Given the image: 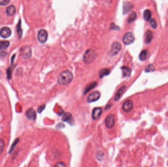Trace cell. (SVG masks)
<instances>
[{
    "instance_id": "4316f807",
    "label": "cell",
    "mask_w": 168,
    "mask_h": 167,
    "mask_svg": "<svg viewBox=\"0 0 168 167\" xmlns=\"http://www.w3.org/2000/svg\"><path fill=\"white\" fill-rule=\"evenodd\" d=\"M155 70V68L153 65H149L146 67L145 71L146 72H153Z\"/></svg>"
},
{
    "instance_id": "5bb4252c",
    "label": "cell",
    "mask_w": 168,
    "mask_h": 167,
    "mask_svg": "<svg viewBox=\"0 0 168 167\" xmlns=\"http://www.w3.org/2000/svg\"><path fill=\"white\" fill-rule=\"evenodd\" d=\"M153 38V33L151 32V30H147V32L145 33V42L147 44L150 43Z\"/></svg>"
},
{
    "instance_id": "d4e9b609",
    "label": "cell",
    "mask_w": 168,
    "mask_h": 167,
    "mask_svg": "<svg viewBox=\"0 0 168 167\" xmlns=\"http://www.w3.org/2000/svg\"><path fill=\"white\" fill-rule=\"evenodd\" d=\"M96 82H93V83H91V84H90V85H88V86L85 88V93H87V92H88L90 90L94 88V87L96 86Z\"/></svg>"
},
{
    "instance_id": "cb8c5ba5",
    "label": "cell",
    "mask_w": 168,
    "mask_h": 167,
    "mask_svg": "<svg viewBox=\"0 0 168 167\" xmlns=\"http://www.w3.org/2000/svg\"><path fill=\"white\" fill-rule=\"evenodd\" d=\"M19 141H20V139H19V138H16V139L14 141L13 143H12V146L10 147L9 150V154H10V153L13 151L14 148L16 146H17L18 143H19Z\"/></svg>"
},
{
    "instance_id": "e0dca14e",
    "label": "cell",
    "mask_w": 168,
    "mask_h": 167,
    "mask_svg": "<svg viewBox=\"0 0 168 167\" xmlns=\"http://www.w3.org/2000/svg\"><path fill=\"white\" fill-rule=\"evenodd\" d=\"M148 50H143L141 52L139 55V59L141 61H144L147 60L148 56Z\"/></svg>"
},
{
    "instance_id": "2e32d148",
    "label": "cell",
    "mask_w": 168,
    "mask_h": 167,
    "mask_svg": "<svg viewBox=\"0 0 168 167\" xmlns=\"http://www.w3.org/2000/svg\"><path fill=\"white\" fill-rule=\"evenodd\" d=\"M16 9L15 7L13 5L9 6L6 9V13L7 14V15L9 16H11L14 15L15 13Z\"/></svg>"
},
{
    "instance_id": "44dd1931",
    "label": "cell",
    "mask_w": 168,
    "mask_h": 167,
    "mask_svg": "<svg viewBox=\"0 0 168 167\" xmlns=\"http://www.w3.org/2000/svg\"><path fill=\"white\" fill-rule=\"evenodd\" d=\"M62 119H63V121L70 123L72 121V117L71 114L69 113H66L64 114V116H63Z\"/></svg>"
},
{
    "instance_id": "7c38bea8",
    "label": "cell",
    "mask_w": 168,
    "mask_h": 167,
    "mask_svg": "<svg viewBox=\"0 0 168 167\" xmlns=\"http://www.w3.org/2000/svg\"><path fill=\"white\" fill-rule=\"evenodd\" d=\"M102 113V109L100 107H96L93 109L92 118L93 120H97L99 118Z\"/></svg>"
},
{
    "instance_id": "83f0119b",
    "label": "cell",
    "mask_w": 168,
    "mask_h": 167,
    "mask_svg": "<svg viewBox=\"0 0 168 167\" xmlns=\"http://www.w3.org/2000/svg\"><path fill=\"white\" fill-rule=\"evenodd\" d=\"M150 25L153 28H156L157 27V24L156 22L155 21L154 19H152L150 21Z\"/></svg>"
},
{
    "instance_id": "ac0fdd59",
    "label": "cell",
    "mask_w": 168,
    "mask_h": 167,
    "mask_svg": "<svg viewBox=\"0 0 168 167\" xmlns=\"http://www.w3.org/2000/svg\"><path fill=\"white\" fill-rule=\"evenodd\" d=\"M143 17L145 21H149L150 20L151 17V12L149 9H146L145 10L143 13Z\"/></svg>"
},
{
    "instance_id": "f1b7e54d",
    "label": "cell",
    "mask_w": 168,
    "mask_h": 167,
    "mask_svg": "<svg viewBox=\"0 0 168 167\" xmlns=\"http://www.w3.org/2000/svg\"><path fill=\"white\" fill-rule=\"evenodd\" d=\"M54 167H66V166L63 162H58L55 165Z\"/></svg>"
},
{
    "instance_id": "f546056e",
    "label": "cell",
    "mask_w": 168,
    "mask_h": 167,
    "mask_svg": "<svg viewBox=\"0 0 168 167\" xmlns=\"http://www.w3.org/2000/svg\"><path fill=\"white\" fill-rule=\"evenodd\" d=\"M10 2V1H7V0H0V5L3 6H6L7 4H9Z\"/></svg>"
},
{
    "instance_id": "1f68e13d",
    "label": "cell",
    "mask_w": 168,
    "mask_h": 167,
    "mask_svg": "<svg viewBox=\"0 0 168 167\" xmlns=\"http://www.w3.org/2000/svg\"><path fill=\"white\" fill-rule=\"evenodd\" d=\"M6 55H7V52L3 51H0V56L4 57H6Z\"/></svg>"
},
{
    "instance_id": "9c48e42d",
    "label": "cell",
    "mask_w": 168,
    "mask_h": 167,
    "mask_svg": "<svg viewBox=\"0 0 168 167\" xmlns=\"http://www.w3.org/2000/svg\"><path fill=\"white\" fill-rule=\"evenodd\" d=\"M133 107V102L130 99L127 100L123 105V110L125 112H129L132 110Z\"/></svg>"
},
{
    "instance_id": "7a4b0ae2",
    "label": "cell",
    "mask_w": 168,
    "mask_h": 167,
    "mask_svg": "<svg viewBox=\"0 0 168 167\" xmlns=\"http://www.w3.org/2000/svg\"><path fill=\"white\" fill-rule=\"evenodd\" d=\"M96 57V52L92 49H88L85 52L83 57V61L86 64H90L94 61Z\"/></svg>"
},
{
    "instance_id": "8fae6325",
    "label": "cell",
    "mask_w": 168,
    "mask_h": 167,
    "mask_svg": "<svg viewBox=\"0 0 168 167\" xmlns=\"http://www.w3.org/2000/svg\"><path fill=\"white\" fill-rule=\"evenodd\" d=\"M26 117L30 120L34 121L37 118V114L34 109L31 108L26 111L25 113Z\"/></svg>"
},
{
    "instance_id": "4dcf8cb0",
    "label": "cell",
    "mask_w": 168,
    "mask_h": 167,
    "mask_svg": "<svg viewBox=\"0 0 168 167\" xmlns=\"http://www.w3.org/2000/svg\"><path fill=\"white\" fill-rule=\"evenodd\" d=\"M45 107V105L44 104V105H42L39 107V108L37 109V112L40 113L44 110Z\"/></svg>"
},
{
    "instance_id": "277c9868",
    "label": "cell",
    "mask_w": 168,
    "mask_h": 167,
    "mask_svg": "<svg viewBox=\"0 0 168 167\" xmlns=\"http://www.w3.org/2000/svg\"><path fill=\"white\" fill-rule=\"evenodd\" d=\"M115 117L113 114H109L106 117L105 121L106 126L108 129H112L115 125Z\"/></svg>"
},
{
    "instance_id": "8992f818",
    "label": "cell",
    "mask_w": 168,
    "mask_h": 167,
    "mask_svg": "<svg viewBox=\"0 0 168 167\" xmlns=\"http://www.w3.org/2000/svg\"><path fill=\"white\" fill-rule=\"evenodd\" d=\"M134 34L132 33H127L124 34V36L123 37V42L126 45H129V44L132 43L134 41Z\"/></svg>"
},
{
    "instance_id": "4fadbf2b",
    "label": "cell",
    "mask_w": 168,
    "mask_h": 167,
    "mask_svg": "<svg viewBox=\"0 0 168 167\" xmlns=\"http://www.w3.org/2000/svg\"><path fill=\"white\" fill-rule=\"evenodd\" d=\"M126 86H123L118 90V91L117 92V93L115 94V101H118L120 99V98L121 97V96L123 95V93H124V91L126 89Z\"/></svg>"
},
{
    "instance_id": "484cf974",
    "label": "cell",
    "mask_w": 168,
    "mask_h": 167,
    "mask_svg": "<svg viewBox=\"0 0 168 167\" xmlns=\"http://www.w3.org/2000/svg\"><path fill=\"white\" fill-rule=\"evenodd\" d=\"M5 147V142L3 139H0V155L3 153Z\"/></svg>"
},
{
    "instance_id": "5b68a950",
    "label": "cell",
    "mask_w": 168,
    "mask_h": 167,
    "mask_svg": "<svg viewBox=\"0 0 168 167\" xmlns=\"http://www.w3.org/2000/svg\"><path fill=\"white\" fill-rule=\"evenodd\" d=\"M121 44L118 42H115L112 45L111 49L110 52V55H116L121 51Z\"/></svg>"
},
{
    "instance_id": "52a82bcc",
    "label": "cell",
    "mask_w": 168,
    "mask_h": 167,
    "mask_svg": "<svg viewBox=\"0 0 168 167\" xmlns=\"http://www.w3.org/2000/svg\"><path fill=\"white\" fill-rule=\"evenodd\" d=\"M48 36V33L45 30H41L39 31L38 33L37 38L41 43H44L46 41H47Z\"/></svg>"
},
{
    "instance_id": "d6986e66",
    "label": "cell",
    "mask_w": 168,
    "mask_h": 167,
    "mask_svg": "<svg viewBox=\"0 0 168 167\" xmlns=\"http://www.w3.org/2000/svg\"><path fill=\"white\" fill-rule=\"evenodd\" d=\"M10 43L9 41L0 40V50H4L7 49Z\"/></svg>"
},
{
    "instance_id": "ffe728a7",
    "label": "cell",
    "mask_w": 168,
    "mask_h": 167,
    "mask_svg": "<svg viewBox=\"0 0 168 167\" xmlns=\"http://www.w3.org/2000/svg\"><path fill=\"white\" fill-rule=\"evenodd\" d=\"M132 4H131V3H128V2L124 3V6H123V12L124 14L129 12L130 10L132 9Z\"/></svg>"
},
{
    "instance_id": "603a6c76",
    "label": "cell",
    "mask_w": 168,
    "mask_h": 167,
    "mask_svg": "<svg viewBox=\"0 0 168 167\" xmlns=\"http://www.w3.org/2000/svg\"><path fill=\"white\" fill-rule=\"evenodd\" d=\"M110 71L109 70L107 69H104L101 70L99 72V78H102L103 77L105 76L108 75L110 73Z\"/></svg>"
},
{
    "instance_id": "6da1fadb",
    "label": "cell",
    "mask_w": 168,
    "mask_h": 167,
    "mask_svg": "<svg viewBox=\"0 0 168 167\" xmlns=\"http://www.w3.org/2000/svg\"><path fill=\"white\" fill-rule=\"evenodd\" d=\"M73 79V74L68 70L64 71L60 74L58 78V82L60 85H66L69 84Z\"/></svg>"
},
{
    "instance_id": "30bf717a",
    "label": "cell",
    "mask_w": 168,
    "mask_h": 167,
    "mask_svg": "<svg viewBox=\"0 0 168 167\" xmlns=\"http://www.w3.org/2000/svg\"><path fill=\"white\" fill-rule=\"evenodd\" d=\"M100 97V94L97 91H94L89 95L87 99V101L88 102H94L97 101L99 99Z\"/></svg>"
},
{
    "instance_id": "9a60e30c",
    "label": "cell",
    "mask_w": 168,
    "mask_h": 167,
    "mask_svg": "<svg viewBox=\"0 0 168 167\" xmlns=\"http://www.w3.org/2000/svg\"><path fill=\"white\" fill-rule=\"evenodd\" d=\"M123 72V76L124 77H129L131 73V69L129 67L126 66H123L121 68Z\"/></svg>"
},
{
    "instance_id": "3957f363",
    "label": "cell",
    "mask_w": 168,
    "mask_h": 167,
    "mask_svg": "<svg viewBox=\"0 0 168 167\" xmlns=\"http://www.w3.org/2000/svg\"><path fill=\"white\" fill-rule=\"evenodd\" d=\"M20 54L22 58L25 60L28 59L31 56V49L28 46L22 47L20 49Z\"/></svg>"
},
{
    "instance_id": "7402d4cb",
    "label": "cell",
    "mask_w": 168,
    "mask_h": 167,
    "mask_svg": "<svg viewBox=\"0 0 168 167\" xmlns=\"http://www.w3.org/2000/svg\"><path fill=\"white\" fill-rule=\"evenodd\" d=\"M137 17V13L135 12H133L131 14H130L128 19H127V22L128 23H131L134 21L135 20Z\"/></svg>"
},
{
    "instance_id": "ba28073f",
    "label": "cell",
    "mask_w": 168,
    "mask_h": 167,
    "mask_svg": "<svg viewBox=\"0 0 168 167\" xmlns=\"http://www.w3.org/2000/svg\"><path fill=\"white\" fill-rule=\"evenodd\" d=\"M12 34V30L8 27H3L0 30V36L3 38H7Z\"/></svg>"
}]
</instances>
